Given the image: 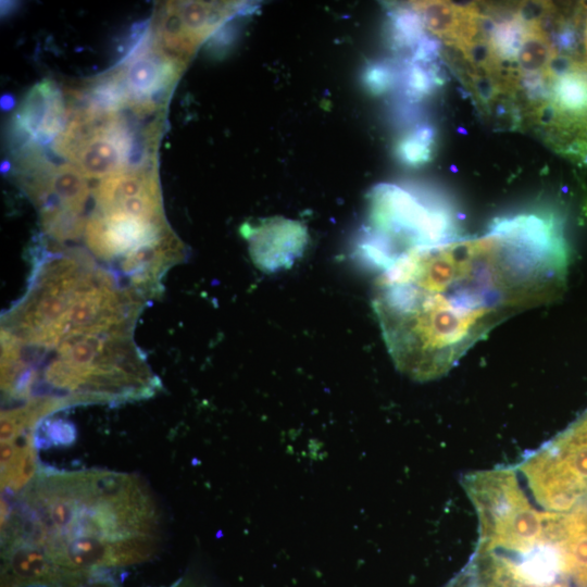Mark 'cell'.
<instances>
[{
    "label": "cell",
    "instance_id": "52a82bcc",
    "mask_svg": "<svg viewBox=\"0 0 587 587\" xmlns=\"http://www.w3.org/2000/svg\"><path fill=\"white\" fill-rule=\"evenodd\" d=\"M65 121L60 91L50 82L36 85L26 96L14 122V134L22 142L33 137L39 143L52 140Z\"/></svg>",
    "mask_w": 587,
    "mask_h": 587
},
{
    "label": "cell",
    "instance_id": "7a4b0ae2",
    "mask_svg": "<svg viewBox=\"0 0 587 587\" xmlns=\"http://www.w3.org/2000/svg\"><path fill=\"white\" fill-rule=\"evenodd\" d=\"M1 324V387L61 408L150 397L160 383L134 340L145 299L85 250L39 247Z\"/></svg>",
    "mask_w": 587,
    "mask_h": 587
},
{
    "label": "cell",
    "instance_id": "6da1fadb",
    "mask_svg": "<svg viewBox=\"0 0 587 587\" xmlns=\"http://www.w3.org/2000/svg\"><path fill=\"white\" fill-rule=\"evenodd\" d=\"M567 264L563 243L520 213L495 217L482 237L400 257L373 296L392 361L415 380L444 375L503 319L553 296Z\"/></svg>",
    "mask_w": 587,
    "mask_h": 587
},
{
    "label": "cell",
    "instance_id": "ba28073f",
    "mask_svg": "<svg viewBox=\"0 0 587 587\" xmlns=\"http://www.w3.org/2000/svg\"><path fill=\"white\" fill-rule=\"evenodd\" d=\"M558 545L564 576L587 587V505L564 513Z\"/></svg>",
    "mask_w": 587,
    "mask_h": 587
},
{
    "label": "cell",
    "instance_id": "8992f818",
    "mask_svg": "<svg viewBox=\"0 0 587 587\" xmlns=\"http://www.w3.org/2000/svg\"><path fill=\"white\" fill-rule=\"evenodd\" d=\"M242 233L249 241L253 263L267 273L290 267L307 243L303 226L283 218L267 220L257 227L248 226Z\"/></svg>",
    "mask_w": 587,
    "mask_h": 587
},
{
    "label": "cell",
    "instance_id": "277c9868",
    "mask_svg": "<svg viewBox=\"0 0 587 587\" xmlns=\"http://www.w3.org/2000/svg\"><path fill=\"white\" fill-rule=\"evenodd\" d=\"M463 218L450 198L435 196L422 201L401 188L383 187L373 197L374 233L362 245L363 258L384 272L411 251L462 238Z\"/></svg>",
    "mask_w": 587,
    "mask_h": 587
},
{
    "label": "cell",
    "instance_id": "9c48e42d",
    "mask_svg": "<svg viewBox=\"0 0 587 587\" xmlns=\"http://www.w3.org/2000/svg\"><path fill=\"white\" fill-rule=\"evenodd\" d=\"M14 104V100L13 98L10 96V95H4L2 98H1V108L3 110H9L13 107Z\"/></svg>",
    "mask_w": 587,
    "mask_h": 587
},
{
    "label": "cell",
    "instance_id": "3957f363",
    "mask_svg": "<svg viewBox=\"0 0 587 587\" xmlns=\"http://www.w3.org/2000/svg\"><path fill=\"white\" fill-rule=\"evenodd\" d=\"M1 511L2 542L37 548L71 587L147 560L161 538L154 499L129 474L43 470Z\"/></svg>",
    "mask_w": 587,
    "mask_h": 587
},
{
    "label": "cell",
    "instance_id": "5b68a950",
    "mask_svg": "<svg viewBox=\"0 0 587 587\" xmlns=\"http://www.w3.org/2000/svg\"><path fill=\"white\" fill-rule=\"evenodd\" d=\"M520 471L537 502L566 513L587 501V413L526 459Z\"/></svg>",
    "mask_w": 587,
    "mask_h": 587
},
{
    "label": "cell",
    "instance_id": "30bf717a",
    "mask_svg": "<svg viewBox=\"0 0 587 587\" xmlns=\"http://www.w3.org/2000/svg\"><path fill=\"white\" fill-rule=\"evenodd\" d=\"M10 167V163L8 161H4L1 165L2 172H7Z\"/></svg>",
    "mask_w": 587,
    "mask_h": 587
}]
</instances>
